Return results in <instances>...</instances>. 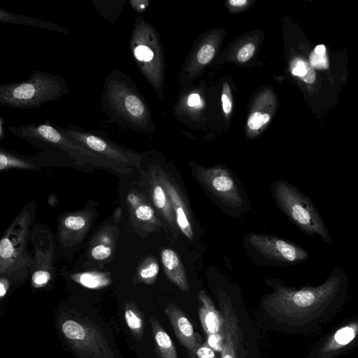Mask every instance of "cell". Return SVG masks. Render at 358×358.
<instances>
[{"mask_svg": "<svg viewBox=\"0 0 358 358\" xmlns=\"http://www.w3.org/2000/svg\"><path fill=\"white\" fill-rule=\"evenodd\" d=\"M197 178L226 205L239 207L243 200L238 188L227 171L222 169L199 168Z\"/></svg>", "mask_w": 358, "mask_h": 358, "instance_id": "cell-14", "label": "cell"}, {"mask_svg": "<svg viewBox=\"0 0 358 358\" xmlns=\"http://www.w3.org/2000/svg\"><path fill=\"white\" fill-rule=\"evenodd\" d=\"M159 267L157 260L153 257H148L143 260L137 268V278L145 284H153L157 277Z\"/></svg>", "mask_w": 358, "mask_h": 358, "instance_id": "cell-28", "label": "cell"}, {"mask_svg": "<svg viewBox=\"0 0 358 358\" xmlns=\"http://www.w3.org/2000/svg\"><path fill=\"white\" fill-rule=\"evenodd\" d=\"M348 287L347 273L338 266L317 286H278L264 298L263 306L271 317L292 331L314 333L341 311Z\"/></svg>", "mask_w": 358, "mask_h": 358, "instance_id": "cell-1", "label": "cell"}, {"mask_svg": "<svg viewBox=\"0 0 358 358\" xmlns=\"http://www.w3.org/2000/svg\"><path fill=\"white\" fill-rule=\"evenodd\" d=\"M100 102L110 122L136 131L145 129L148 118L145 103L135 83L124 72L115 69L106 76Z\"/></svg>", "mask_w": 358, "mask_h": 358, "instance_id": "cell-2", "label": "cell"}, {"mask_svg": "<svg viewBox=\"0 0 358 358\" xmlns=\"http://www.w3.org/2000/svg\"><path fill=\"white\" fill-rule=\"evenodd\" d=\"M189 353L192 358H217L215 350L207 343L199 344Z\"/></svg>", "mask_w": 358, "mask_h": 358, "instance_id": "cell-31", "label": "cell"}, {"mask_svg": "<svg viewBox=\"0 0 358 358\" xmlns=\"http://www.w3.org/2000/svg\"><path fill=\"white\" fill-rule=\"evenodd\" d=\"M92 3L104 18L113 23L122 12L126 1H92Z\"/></svg>", "mask_w": 358, "mask_h": 358, "instance_id": "cell-25", "label": "cell"}, {"mask_svg": "<svg viewBox=\"0 0 358 358\" xmlns=\"http://www.w3.org/2000/svg\"><path fill=\"white\" fill-rule=\"evenodd\" d=\"M248 241L264 256L280 262L296 264L310 257L304 248L278 237L252 234Z\"/></svg>", "mask_w": 358, "mask_h": 358, "instance_id": "cell-13", "label": "cell"}, {"mask_svg": "<svg viewBox=\"0 0 358 358\" xmlns=\"http://www.w3.org/2000/svg\"><path fill=\"white\" fill-rule=\"evenodd\" d=\"M269 120L270 115L268 113L255 112L248 117V126L252 130H257L268 123Z\"/></svg>", "mask_w": 358, "mask_h": 358, "instance_id": "cell-30", "label": "cell"}, {"mask_svg": "<svg viewBox=\"0 0 358 358\" xmlns=\"http://www.w3.org/2000/svg\"><path fill=\"white\" fill-rule=\"evenodd\" d=\"M8 129L15 136L35 146L55 149L66 153L77 165L85 166L88 164L119 173H127L130 171L73 143L62 134L59 128L53 127L48 121L42 124L9 125Z\"/></svg>", "mask_w": 358, "mask_h": 358, "instance_id": "cell-4", "label": "cell"}, {"mask_svg": "<svg viewBox=\"0 0 358 358\" xmlns=\"http://www.w3.org/2000/svg\"><path fill=\"white\" fill-rule=\"evenodd\" d=\"M164 273L169 280L185 292L189 290V285L183 264L173 250L167 248L161 253Z\"/></svg>", "mask_w": 358, "mask_h": 358, "instance_id": "cell-20", "label": "cell"}, {"mask_svg": "<svg viewBox=\"0 0 358 358\" xmlns=\"http://www.w3.org/2000/svg\"><path fill=\"white\" fill-rule=\"evenodd\" d=\"M222 108L226 114L231 113L232 109L231 99L229 92V87L227 84L224 86V92L222 96Z\"/></svg>", "mask_w": 358, "mask_h": 358, "instance_id": "cell-36", "label": "cell"}, {"mask_svg": "<svg viewBox=\"0 0 358 358\" xmlns=\"http://www.w3.org/2000/svg\"><path fill=\"white\" fill-rule=\"evenodd\" d=\"M246 0H230L229 3L235 7L242 6L247 3Z\"/></svg>", "mask_w": 358, "mask_h": 358, "instance_id": "cell-42", "label": "cell"}, {"mask_svg": "<svg viewBox=\"0 0 358 358\" xmlns=\"http://www.w3.org/2000/svg\"><path fill=\"white\" fill-rule=\"evenodd\" d=\"M29 238L34 248L31 284L35 288L43 287L53 277L55 240L49 229L41 224L33 225Z\"/></svg>", "mask_w": 358, "mask_h": 358, "instance_id": "cell-9", "label": "cell"}, {"mask_svg": "<svg viewBox=\"0 0 358 358\" xmlns=\"http://www.w3.org/2000/svg\"><path fill=\"white\" fill-rule=\"evenodd\" d=\"M73 279L81 285L90 289L101 288L110 283V279L106 273L98 272L77 273L73 275Z\"/></svg>", "mask_w": 358, "mask_h": 358, "instance_id": "cell-27", "label": "cell"}, {"mask_svg": "<svg viewBox=\"0 0 358 358\" xmlns=\"http://www.w3.org/2000/svg\"><path fill=\"white\" fill-rule=\"evenodd\" d=\"M309 62L310 66L315 69H327L329 66L326 54L320 55L313 51L310 55Z\"/></svg>", "mask_w": 358, "mask_h": 358, "instance_id": "cell-33", "label": "cell"}, {"mask_svg": "<svg viewBox=\"0 0 358 358\" xmlns=\"http://www.w3.org/2000/svg\"><path fill=\"white\" fill-rule=\"evenodd\" d=\"M119 236L118 227L107 223L100 227L92 238L88 248L87 257L95 263L110 261L115 252Z\"/></svg>", "mask_w": 358, "mask_h": 358, "instance_id": "cell-16", "label": "cell"}, {"mask_svg": "<svg viewBox=\"0 0 358 358\" xmlns=\"http://www.w3.org/2000/svg\"><path fill=\"white\" fill-rule=\"evenodd\" d=\"M10 287V282L8 278L1 276L0 278V297L3 298Z\"/></svg>", "mask_w": 358, "mask_h": 358, "instance_id": "cell-39", "label": "cell"}, {"mask_svg": "<svg viewBox=\"0 0 358 358\" xmlns=\"http://www.w3.org/2000/svg\"><path fill=\"white\" fill-rule=\"evenodd\" d=\"M290 66L292 73L298 76L305 83L311 84L315 80V72L307 62L301 59H295L292 62Z\"/></svg>", "mask_w": 358, "mask_h": 358, "instance_id": "cell-29", "label": "cell"}, {"mask_svg": "<svg viewBox=\"0 0 358 358\" xmlns=\"http://www.w3.org/2000/svg\"><path fill=\"white\" fill-rule=\"evenodd\" d=\"M58 128L73 143L120 167L130 171L131 167L141 169V157L138 153L115 143L98 131L87 130L77 126Z\"/></svg>", "mask_w": 358, "mask_h": 358, "instance_id": "cell-7", "label": "cell"}, {"mask_svg": "<svg viewBox=\"0 0 358 358\" xmlns=\"http://www.w3.org/2000/svg\"><path fill=\"white\" fill-rule=\"evenodd\" d=\"M97 217L92 207L66 213L60 215L57 223V242L63 250L76 248L86 237Z\"/></svg>", "mask_w": 358, "mask_h": 358, "instance_id": "cell-11", "label": "cell"}, {"mask_svg": "<svg viewBox=\"0 0 358 358\" xmlns=\"http://www.w3.org/2000/svg\"><path fill=\"white\" fill-rule=\"evenodd\" d=\"M165 313L180 343L188 350H194L199 345L192 323L178 306L169 303Z\"/></svg>", "mask_w": 358, "mask_h": 358, "instance_id": "cell-17", "label": "cell"}, {"mask_svg": "<svg viewBox=\"0 0 358 358\" xmlns=\"http://www.w3.org/2000/svg\"><path fill=\"white\" fill-rule=\"evenodd\" d=\"M59 327L68 344L81 356L90 358H113L103 335L81 318L62 317Z\"/></svg>", "mask_w": 358, "mask_h": 358, "instance_id": "cell-8", "label": "cell"}, {"mask_svg": "<svg viewBox=\"0 0 358 358\" xmlns=\"http://www.w3.org/2000/svg\"><path fill=\"white\" fill-rule=\"evenodd\" d=\"M6 136L5 124L3 118L2 116L0 117V140L2 141Z\"/></svg>", "mask_w": 358, "mask_h": 358, "instance_id": "cell-41", "label": "cell"}, {"mask_svg": "<svg viewBox=\"0 0 358 358\" xmlns=\"http://www.w3.org/2000/svg\"><path fill=\"white\" fill-rule=\"evenodd\" d=\"M0 21L1 22L41 28L66 35L71 34V31L69 29L61 27L57 24L44 21L34 17L15 13L3 8L0 9Z\"/></svg>", "mask_w": 358, "mask_h": 358, "instance_id": "cell-22", "label": "cell"}, {"mask_svg": "<svg viewBox=\"0 0 358 358\" xmlns=\"http://www.w3.org/2000/svg\"><path fill=\"white\" fill-rule=\"evenodd\" d=\"M122 215V210L120 207H118L113 215V222L115 224L119 223Z\"/></svg>", "mask_w": 358, "mask_h": 358, "instance_id": "cell-40", "label": "cell"}, {"mask_svg": "<svg viewBox=\"0 0 358 358\" xmlns=\"http://www.w3.org/2000/svg\"><path fill=\"white\" fill-rule=\"evenodd\" d=\"M187 104L189 106L196 108H201L203 105L200 96L197 94H192L189 96L187 99Z\"/></svg>", "mask_w": 358, "mask_h": 358, "instance_id": "cell-38", "label": "cell"}, {"mask_svg": "<svg viewBox=\"0 0 358 358\" xmlns=\"http://www.w3.org/2000/svg\"><path fill=\"white\" fill-rule=\"evenodd\" d=\"M150 176V195L154 206L166 222L173 228H176L177 223L169 197L159 180L157 173H151Z\"/></svg>", "mask_w": 358, "mask_h": 358, "instance_id": "cell-21", "label": "cell"}, {"mask_svg": "<svg viewBox=\"0 0 358 358\" xmlns=\"http://www.w3.org/2000/svg\"><path fill=\"white\" fill-rule=\"evenodd\" d=\"M207 343L214 350L221 352L222 346V334L208 335Z\"/></svg>", "mask_w": 358, "mask_h": 358, "instance_id": "cell-35", "label": "cell"}, {"mask_svg": "<svg viewBox=\"0 0 358 358\" xmlns=\"http://www.w3.org/2000/svg\"><path fill=\"white\" fill-rule=\"evenodd\" d=\"M36 168V164L24 157L13 152L1 148L0 150V171H7L10 169L32 170Z\"/></svg>", "mask_w": 358, "mask_h": 358, "instance_id": "cell-24", "label": "cell"}, {"mask_svg": "<svg viewBox=\"0 0 358 358\" xmlns=\"http://www.w3.org/2000/svg\"><path fill=\"white\" fill-rule=\"evenodd\" d=\"M129 3L137 13H142L146 9L148 1L145 0H130Z\"/></svg>", "mask_w": 358, "mask_h": 358, "instance_id": "cell-37", "label": "cell"}, {"mask_svg": "<svg viewBox=\"0 0 358 358\" xmlns=\"http://www.w3.org/2000/svg\"><path fill=\"white\" fill-rule=\"evenodd\" d=\"M215 55V48L210 44L203 45L197 54L198 62L201 64H208Z\"/></svg>", "mask_w": 358, "mask_h": 358, "instance_id": "cell-32", "label": "cell"}, {"mask_svg": "<svg viewBox=\"0 0 358 358\" xmlns=\"http://www.w3.org/2000/svg\"><path fill=\"white\" fill-rule=\"evenodd\" d=\"M217 300L223 319L221 358H243L242 333L231 300L220 288L217 289Z\"/></svg>", "mask_w": 358, "mask_h": 358, "instance_id": "cell-12", "label": "cell"}, {"mask_svg": "<svg viewBox=\"0 0 358 358\" xmlns=\"http://www.w3.org/2000/svg\"><path fill=\"white\" fill-rule=\"evenodd\" d=\"M200 303L199 316L203 329L208 335L222 334L223 319L213 301L204 290L198 295Z\"/></svg>", "mask_w": 358, "mask_h": 358, "instance_id": "cell-19", "label": "cell"}, {"mask_svg": "<svg viewBox=\"0 0 358 358\" xmlns=\"http://www.w3.org/2000/svg\"><path fill=\"white\" fill-rule=\"evenodd\" d=\"M273 193L281 210L301 231L333 243L324 220L308 196L285 180L275 182Z\"/></svg>", "mask_w": 358, "mask_h": 358, "instance_id": "cell-6", "label": "cell"}, {"mask_svg": "<svg viewBox=\"0 0 358 358\" xmlns=\"http://www.w3.org/2000/svg\"><path fill=\"white\" fill-rule=\"evenodd\" d=\"M150 321L159 357L178 358L174 344L166 331L153 316H151Z\"/></svg>", "mask_w": 358, "mask_h": 358, "instance_id": "cell-23", "label": "cell"}, {"mask_svg": "<svg viewBox=\"0 0 358 358\" xmlns=\"http://www.w3.org/2000/svg\"><path fill=\"white\" fill-rule=\"evenodd\" d=\"M157 176L169 197L178 227L186 237L192 240L194 237L193 230L187 208L180 193L164 172L159 171Z\"/></svg>", "mask_w": 358, "mask_h": 358, "instance_id": "cell-18", "label": "cell"}, {"mask_svg": "<svg viewBox=\"0 0 358 358\" xmlns=\"http://www.w3.org/2000/svg\"><path fill=\"white\" fill-rule=\"evenodd\" d=\"M358 345V315L318 341L306 358H337Z\"/></svg>", "mask_w": 358, "mask_h": 358, "instance_id": "cell-10", "label": "cell"}, {"mask_svg": "<svg viewBox=\"0 0 358 358\" xmlns=\"http://www.w3.org/2000/svg\"><path fill=\"white\" fill-rule=\"evenodd\" d=\"M129 222L136 232L150 233L159 225L153 208L136 190H131L126 196Z\"/></svg>", "mask_w": 358, "mask_h": 358, "instance_id": "cell-15", "label": "cell"}, {"mask_svg": "<svg viewBox=\"0 0 358 358\" xmlns=\"http://www.w3.org/2000/svg\"><path fill=\"white\" fill-rule=\"evenodd\" d=\"M255 47L252 43H248L243 45L238 52L237 59L241 62H246L254 55Z\"/></svg>", "mask_w": 358, "mask_h": 358, "instance_id": "cell-34", "label": "cell"}, {"mask_svg": "<svg viewBox=\"0 0 358 358\" xmlns=\"http://www.w3.org/2000/svg\"><path fill=\"white\" fill-rule=\"evenodd\" d=\"M34 204H27L13 220L0 241V275L22 280L33 267V257L27 252L34 217Z\"/></svg>", "mask_w": 358, "mask_h": 358, "instance_id": "cell-5", "label": "cell"}, {"mask_svg": "<svg viewBox=\"0 0 358 358\" xmlns=\"http://www.w3.org/2000/svg\"><path fill=\"white\" fill-rule=\"evenodd\" d=\"M69 92L64 77L34 70L27 80L0 85V104L15 109H31L57 101Z\"/></svg>", "mask_w": 358, "mask_h": 358, "instance_id": "cell-3", "label": "cell"}, {"mask_svg": "<svg viewBox=\"0 0 358 358\" xmlns=\"http://www.w3.org/2000/svg\"><path fill=\"white\" fill-rule=\"evenodd\" d=\"M124 319L127 327L134 336L141 340L143 334V318L137 307L132 303H127L124 308Z\"/></svg>", "mask_w": 358, "mask_h": 358, "instance_id": "cell-26", "label": "cell"}, {"mask_svg": "<svg viewBox=\"0 0 358 358\" xmlns=\"http://www.w3.org/2000/svg\"><path fill=\"white\" fill-rule=\"evenodd\" d=\"M314 52L317 54L324 55L326 53V48L324 45H318L315 48Z\"/></svg>", "mask_w": 358, "mask_h": 358, "instance_id": "cell-43", "label": "cell"}]
</instances>
